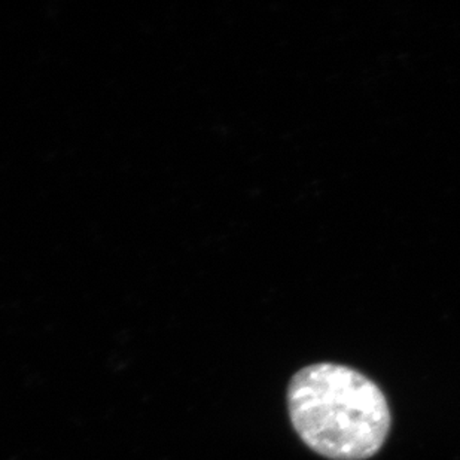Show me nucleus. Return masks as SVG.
I'll use <instances>...</instances> for the list:
<instances>
[{"instance_id": "1", "label": "nucleus", "mask_w": 460, "mask_h": 460, "mask_svg": "<svg viewBox=\"0 0 460 460\" xmlns=\"http://www.w3.org/2000/svg\"><path fill=\"white\" fill-rule=\"evenodd\" d=\"M288 410L305 446L326 459H369L391 430V410L382 389L344 365L300 369L288 387Z\"/></svg>"}]
</instances>
